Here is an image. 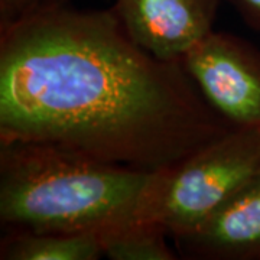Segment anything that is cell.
Wrapping results in <instances>:
<instances>
[{"instance_id":"obj_1","label":"cell","mask_w":260,"mask_h":260,"mask_svg":"<svg viewBox=\"0 0 260 260\" xmlns=\"http://www.w3.org/2000/svg\"><path fill=\"white\" fill-rule=\"evenodd\" d=\"M234 129L182 62L139 47L113 8L45 2L0 25V142L155 172Z\"/></svg>"},{"instance_id":"obj_2","label":"cell","mask_w":260,"mask_h":260,"mask_svg":"<svg viewBox=\"0 0 260 260\" xmlns=\"http://www.w3.org/2000/svg\"><path fill=\"white\" fill-rule=\"evenodd\" d=\"M152 174L56 145L0 142V223L102 236L138 220Z\"/></svg>"},{"instance_id":"obj_3","label":"cell","mask_w":260,"mask_h":260,"mask_svg":"<svg viewBox=\"0 0 260 260\" xmlns=\"http://www.w3.org/2000/svg\"><path fill=\"white\" fill-rule=\"evenodd\" d=\"M260 171V130L234 129L172 167L155 171L138 220L171 237L191 232Z\"/></svg>"},{"instance_id":"obj_4","label":"cell","mask_w":260,"mask_h":260,"mask_svg":"<svg viewBox=\"0 0 260 260\" xmlns=\"http://www.w3.org/2000/svg\"><path fill=\"white\" fill-rule=\"evenodd\" d=\"M182 65L207 103L236 129L260 130V48L213 30Z\"/></svg>"},{"instance_id":"obj_5","label":"cell","mask_w":260,"mask_h":260,"mask_svg":"<svg viewBox=\"0 0 260 260\" xmlns=\"http://www.w3.org/2000/svg\"><path fill=\"white\" fill-rule=\"evenodd\" d=\"M220 2L116 0L112 8L139 47L162 61H182L214 30Z\"/></svg>"},{"instance_id":"obj_6","label":"cell","mask_w":260,"mask_h":260,"mask_svg":"<svg viewBox=\"0 0 260 260\" xmlns=\"http://www.w3.org/2000/svg\"><path fill=\"white\" fill-rule=\"evenodd\" d=\"M188 259H260V171L191 232L172 237Z\"/></svg>"},{"instance_id":"obj_7","label":"cell","mask_w":260,"mask_h":260,"mask_svg":"<svg viewBox=\"0 0 260 260\" xmlns=\"http://www.w3.org/2000/svg\"><path fill=\"white\" fill-rule=\"evenodd\" d=\"M104 257L97 233H35L9 230L2 239V260H97Z\"/></svg>"},{"instance_id":"obj_8","label":"cell","mask_w":260,"mask_h":260,"mask_svg":"<svg viewBox=\"0 0 260 260\" xmlns=\"http://www.w3.org/2000/svg\"><path fill=\"white\" fill-rule=\"evenodd\" d=\"M169 233L156 223L133 220L102 234L104 257L112 260H174Z\"/></svg>"},{"instance_id":"obj_9","label":"cell","mask_w":260,"mask_h":260,"mask_svg":"<svg viewBox=\"0 0 260 260\" xmlns=\"http://www.w3.org/2000/svg\"><path fill=\"white\" fill-rule=\"evenodd\" d=\"M45 2H55V0H0V25L8 23L20 16L22 13H25L26 10Z\"/></svg>"},{"instance_id":"obj_10","label":"cell","mask_w":260,"mask_h":260,"mask_svg":"<svg viewBox=\"0 0 260 260\" xmlns=\"http://www.w3.org/2000/svg\"><path fill=\"white\" fill-rule=\"evenodd\" d=\"M221 2L230 3L249 26L260 30V0H221Z\"/></svg>"}]
</instances>
